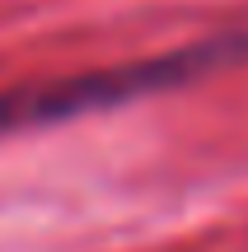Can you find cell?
I'll use <instances>...</instances> for the list:
<instances>
[{
    "instance_id": "6da1fadb",
    "label": "cell",
    "mask_w": 248,
    "mask_h": 252,
    "mask_svg": "<svg viewBox=\"0 0 248 252\" xmlns=\"http://www.w3.org/2000/svg\"><path fill=\"white\" fill-rule=\"evenodd\" d=\"M239 65H248V28H225V33L197 37V42L169 47V52L141 56V61H122V65L75 70V75H56V80H28L14 89H0V140L42 131V126H61V122H80V117H99V112H117L131 103L202 84L211 75L239 70Z\"/></svg>"
}]
</instances>
